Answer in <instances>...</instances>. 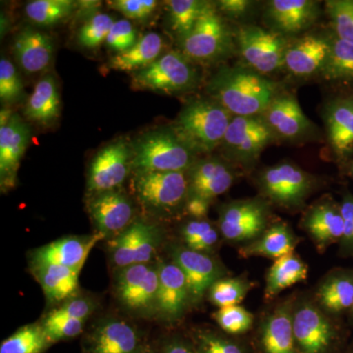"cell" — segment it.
<instances>
[{
	"label": "cell",
	"mask_w": 353,
	"mask_h": 353,
	"mask_svg": "<svg viewBox=\"0 0 353 353\" xmlns=\"http://www.w3.org/2000/svg\"><path fill=\"white\" fill-rule=\"evenodd\" d=\"M215 101L234 116H261L280 92L277 83L252 69L224 67L208 85Z\"/></svg>",
	"instance_id": "6da1fadb"
},
{
	"label": "cell",
	"mask_w": 353,
	"mask_h": 353,
	"mask_svg": "<svg viewBox=\"0 0 353 353\" xmlns=\"http://www.w3.org/2000/svg\"><path fill=\"white\" fill-rule=\"evenodd\" d=\"M232 118L214 99H194L183 106L172 131L192 152L209 153L222 145Z\"/></svg>",
	"instance_id": "7a4b0ae2"
},
{
	"label": "cell",
	"mask_w": 353,
	"mask_h": 353,
	"mask_svg": "<svg viewBox=\"0 0 353 353\" xmlns=\"http://www.w3.org/2000/svg\"><path fill=\"white\" fill-rule=\"evenodd\" d=\"M194 153L172 130L148 132L132 150V167L137 172H183L194 163Z\"/></svg>",
	"instance_id": "3957f363"
},
{
	"label": "cell",
	"mask_w": 353,
	"mask_h": 353,
	"mask_svg": "<svg viewBox=\"0 0 353 353\" xmlns=\"http://www.w3.org/2000/svg\"><path fill=\"white\" fill-rule=\"evenodd\" d=\"M159 285L158 264H134L116 270L114 294L128 312L136 316L155 315Z\"/></svg>",
	"instance_id": "277c9868"
},
{
	"label": "cell",
	"mask_w": 353,
	"mask_h": 353,
	"mask_svg": "<svg viewBox=\"0 0 353 353\" xmlns=\"http://www.w3.org/2000/svg\"><path fill=\"white\" fill-rule=\"evenodd\" d=\"M132 189L143 208L165 214L185 203L189 181L183 172H137Z\"/></svg>",
	"instance_id": "5b68a950"
},
{
	"label": "cell",
	"mask_w": 353,
	"mask_h": 353,
	"mask_svg": "<svg viewBox=\"0 0 353 353\" xmlns=\"http://www.w3.org/2000/svg\"><path fill=\"white\" fill-rule=\"evenodd\" d=\"M196 72L180 52L166 53L145 68L134 72L132 83L139 90L178 94L196 85Z\"/></svg>",
	"instance_id": "8992f818"
},
{
	"label": "cell",
	"mask_w": 353,
	"mask_h": 353,
	"mask_svg": "<svg viewBox=\"0 0 353 353\" xmlns=\"http://www.w3.org/2000/svg\"><path fill=\"white\" fill-rule=\"evenodd\" d=\"M231 43L226 24L210 3L206 6L194 29L181 39L183 54L201 63H210L225 57Z\"/></svg>",
	"instance_id": "52a82bcc"
},
{
	"label": "cell",
	"mask_w": 353,
	"mask_h": 353,
	"mask_svg": "<svg viewBox=\"0 0 353 353\" xmlns=\"http://www.w3.org/2000/svg\"><path fill=\"white\" fill-rule=\"evenodd\" d=\"M162 243V232L152 223L134 220L108 241L109 259L116 270L134 264L150 263Z\"/></svg>",
	"instance_id": "ba28073f"
},
{
	"label": "cell",
	"mask_w": 353,
	"mask_h": 353,
	"mask_svg": "<svg viewBox=\"0 0 353 353\" xmlns=\"http://www.w3.org/2000/svg\"><path fill=\"white\" fill-rule=\"evenodd\" d=\"M236 39L243 60L260 75L284 66L289 46L279 32L267 31L257 26H243L239 29Z\"/></svg>",
	"instance_id": "9c48e42d"
},
{
	"label": "cell",
	"mask_w": 353,
	"mask_h": 353,
	"mask_svg": "<svg viewBox=\"0 0 353 353\" xmlns=\"http://www.w3.org/2000/svg\"><path fill=\"white\" fill-rule=\"evenodd\" d=\"M277 136L262 116H233L222 145L230 157L241 163H250Z\"/></svg>",
	"instance_id": "30bf717a"
},
{
	"label": "cell",
	"mask_w": 353,
	"mask_h": 353,
	"mask_svg": "<svg viewBox=\"0 0 353 353\" xmlns=\"http://www.w3.org/2000/svg\"><path fill=\"white\" fill-rule=\"evenodd\" d=\"M132 150L125 141H115L95 155L88 170V190L101 194L118 190L131 170Z\"/></svg>",
	"instance_id": "8fae6325"
},
{
	"label": "cell",
	"mask_w": 353,
	"mask_h": 353,
	"mask_svg": "<svg viewBox=\"0 0 353 353\" xmlns=\"http://www.w3.org/2000/svg\"><path fill=\"white\" fill-rule=\"evenodd\" d=\"M260 187L271 201L285 208L301 205L310 192V176L292 163H281L262 172Z\"/></svg>",
	"instance_id": "7c38bea8"
},
{
	"label": "cell",
	"mask_w": 353,
	"mask_h": 353,
	"mask_svg": "<svg viewBox=\"0 0 353 353\" xmlns=\"http://www.w3.org/2000/svg\"><path fill=\"white\" fill-rule=\"evenodd\" d=\"M267 224V208L259 199L225 204L220 210V233L233 243L259 238Z\"/></svg>",
	"instance_id": "4fadbf2b"
},
{
	"label": "cell",
	"mask_w": 353,
	"mask_h": 353,
	"mask_svg": "<svg viewBox=\"0 0 353 353\" xmlns=\"http://www.w3.org/2000/svg\"><path fill=\"white\" fill-rule=\"evenodd\" d=\"M139 330L119 317L103 318L85 336V353H139L143 347Z\"/></svg>",
	"instance_id": "5bb4252c"
},
{
	"label": "cell",
	"mask_w": 353,
	"mask_h": 353,
	"mask_svg": "<svg viewBox=\"0 0 353 353\" xmlns=\"http://www.w3.org/2000/svg\"><path fill=\"white\" fill-rule=\"evenodd\" d=\"M88 211L97 234L111 240L134 222V206L129 197L119 190L94 194L88 202Z\"/></svg>",
	"instance_id": "9a60e30c"
},
{
	"label": "cell",
	"mask_w": 353,
	"mask_h": 353,
	"mask_svg": "<svg viewBox=\"0 0 353 353\" xmlns=\"http://www.w3.org/2000/svg\"><path fill=\"white\" fill-rule=\"evenodd\" d=\"M159 285L155 315L166 322H175L185 314L192 303L189 284L185 274L175 262H157Z\"/></svg>",
	"instance_id": "2e32d148"
},
{
	"label": "cell",
	"mask_w": 353,
	"mask_h": 353,
	"mask_svg": "<svg viewBox=\"0 0 353 353\" xmlns=\"http://www.w3.org/2000/svg\"><path fill=\"white\" fill-rule=\"evenodd\" d=\"M171 260L185 274L189 284L192 303H201L206 292L223 275L222 269L208 253L196 252L187 246H172Z\"/></svg>",
	"instance_id": "e0dca14e"
},
{
	"label": "cell",
	"mask_w": 353,
	"mask_h": 353,
	"mask_svg": "<svg viewBox=\"0 0 353 353\" xmlns=\"http://www.w3.org/2000/svg\"><path fill=\"white\" fill-rule=\"evenodd\" d=\"M31 139V130L17 114L0 127V183L2 190L15 185L21 160Z\"/></svg>",
	"instance_id": "ac0fdd59"
},
{
	"label": "cell",
	"mask_w": 353,
	"mask_h": 353,
	"mask_svg": "<svg viewBox=\"0 0 353 353\" xmlns=\"http://www.w3.org/2000/svg\"><path fill=\"white\" fill-rule=\"evenodd\" d=\"M101 240L104 238L99 234L64 236L34 250L31 262L61 265L81 272L92 248Z\"/></svg>",
	"instance_id": "d6986e66"
},
{
	"label": "cell",
	"mask_w": 353,
	"mask_h": 353,
	"mask_svg": "<svg viewBox=\"0 0 353 353\" xmlns=\"http://www.w3.org/2000/svg\"><path fill=\"white\" fill-rule=\"evenodd\" d=\"M294 340L303 353H323L331 343L332 326L319 309L301 304L292 314Z\"/></svg>",
	"instance_id": "ffe728a7"
},
{
	"label": "cell",
	"mask_w": 353,
	"mask_h": 353,
	"mask_svg": "<svg viewBox=\"0 0 353 353\" xmlns=\"http://www.w3.org/2000/svg\"><path fill=\"white\" fill-rule=\"evenodd\" d=\"M325 124L332 150L341 161L353 157V95L336 97L325 108Z\"/></svg>",
	"instance_id": "44dd1931"
},
{
	"label": "cell",
	"mask_w": 353,
	"mask_h": 353,
	"mask_svg": "<svg viewBox=\"0 0 353 353\" xmlns=\"http://www.w3.org/2000/svg\"><path fill=\"white\" fill-rule=\"evenodd\" d=\"M261 116L276 136L281 138H303L312 130V123L292 94H279Z\"/></svg>",
	"instance_id": "7402d4cb"
},
{
	"label": "cell",
	"mask_w": 353,
	"mask_h": 353,
	"mask_svg": "<svg viewBox=\"0 0 353 353\" xmlns=\"http://www.w3.org/2000/svg\"><path fill=\"white\" fill-rule=\"evenodd\" d=\"M231 168L222 160L208 158L194 162L190 168L189 196L211 199L225 194L234 183Z\"/></svg>",
	"instance_id": "603a6c76"
},
{
	"label": "cell",
	"mask_w": 353,
	"mask_h": 353,
	"mask_svg": "<svg viewBox=\"0 0 353 353\" xmlns=\"http://www.w3.org/2000/svg\"><path fill=\"white\" fill-rule=\"evenodd\" d=\"M331 52V39L308 36L288 48L284 66L294 76L314 75L323 71Z\"/></svg>",
	"instance_id": "cb8c5ba5"
},
{
	"label": "cell",
	"mask_w": 353,
	"mask_h": 353,
	"mask_svg": "<svg viewBox=\"0 0 353 353\" xmlns=\"http://www.w3.org/2000/svg\"><path fill=\"white\" fill-rule=\"evenodd\" d=\"M303 226L318 248H324L334 243H341L345 233L341 206L332 201L318 203L305 215Z\"/></svg>",
	"instance_id": "d4e9b609"
},
{
	"label": "cell",
	"mask_w": 353,
	"mask_h": 353,
	"mask_svg": "<svg viewBox=\"0 0 353 353\" xmlns=\"http://www.w3.org/2000/svg\"><path fill=\"white\" fill-rule=\"evenodd\" d=\"M13 51L21 68L27 73H39L52 61L54 43L46 32L25 29L16 37Z\"/></svg>",
	"instance_id": "484cf974"
},
{
	"label": "cell",
	"mask_w": 353,
	"mask_h": 353,
	"mask_svg": "<svg viewBox=\"0 0 353 353\" xmlns=\"http://www.w3.org/2000/svg\"><path fill=\"white\" fill-rule=\"evenodd\" d=\"M31 272L50 303H63L76 296L80 271L61 265L31 262Z\"/></svg>",
	"instance_id": "4316f807"
},
{
	"label": "cell",
	"mask_w": 353,
	"mask_h": 353,
	"mask_svg": "<svg viewBox=\"0 0 353 353\" xmlns=\"http://www.w3.org/2000/svg\"><path fill=\"white\" fill-rule=\"evenodd\" d=\"M268 16L279 31L294 34L307 29L319 15L317 2L310 0H273L268 4Z\"/></svg>",
	"instance_id": "83f0119b"
},
{
	"label": "cell",
	"mask_w": 353,
	"mask_h": 353,
	"mask_svg": "<svg viewBox=\"0 0 353 353\" xmlns=\"http://www.w3.org/2000/svg\"><path fill=\"white\" fill-rule=\"evenodd\" d=\"M28 119L50 126L60 115V95L52 76L43 77L30 95L24 110Z\"/></svg>",
	"instance_id": "f1b7e54d"
},
{
	"label": "cell",
	"mask_w": 353,
	"mask_h": 353,
	"mask_svg": "<svg viewBox=\"0 0 353 353\" xmlns=\"http://www.w3.org/2000/svg\"><path fill=\"white\" fill-rule=\"evenodd\" d=\"M162 50L163 39L157 32H150L141 37L130 50L117 53L111 59L109 66L111 69L134 73L157 61Z\"/></svg>",
	"instance_id": "f546056e"
},
{
	"label": "cell",
	"mask_w": 353,
	"mask_h": 353,
	"mask_svg": "<svg viewBox=\"0 0 353 353\" xmlns=\"http://www.w3.org/2000/svg\"><path fill=\"white\" fill-rule=\"evenodd\" d=\"M292 314L289 306L279 307L267 318L262 332L266 353H296Z\"/></svg>",
	"instance_id": "4dcf8cb0"
},
{
	"label": "cell",
	"mask_w": 353,
	"mask_h": 353,
	"mask_svg": "<svg viewBox=\"0 0 353 353\" xmlns=\"http://www.w3.org/2000/svg\"><path fill=\"white\" fill-rule=\"evenodd\" d=\"M296 248V238L289 227L277 224L269 228L263 234L250 245L241 248L243 257L263 256L279 259L290 254Z\"/></svg>",
	"instance_id": "1f68e13d"
},
{
	"label": "cell",
	"mask_w": 353,
	"mask_h": 353,
	"mask_svg": "<svg viewBox=\"0 0 353 353\" xmlns=\"http://www.w3.org/2000/svg\"><path fill=\"white\" fill-rule=\"evenodd\" d=\"M307 265L294 253L276 259L267 274L265 296L273 299L283 290L307 278Z\"/></svg>",
	"instance_id": "d6a6232c"
},
{
	"label": "cell",
	"mask_w": 353,
	"mask_h": 353,
	"mask_svg": "<svg viewBox=\"0 0 353 353\" xmlns=\"http://www.w3.org/2000/svg\"><path fill=\"white\" fill-rule=\"evenodd\" d=\"M320 303L329 312L341 313L353 306V273L340 271L327 279L318 292Z\"/></svg>",
	"instance_id": "836d02e7"
},
{
	"label": "cell",
	"mask_w": 353,
	"mask_h": 353,
	"mask_svg": "<svg viewBox=\"0 0 353 353\" xmlns=\"http://www.w3.org/2000/svg\"><path fill=\"white\" fill-rule=\"evenodd\" d=\"M50 345L41 323L30 324L2 341L0 353H43Z\"/></svg>",
	"instance_id": "e575fe53"
},
{
	"label": "cell",
	"mask_w": 353,
	"mask_h": 353,
	"mask_svg": "<svg viewBox=\"0 0 353 353\" xmlns=\"http://www.w3.org/2000/svg\"><path fill=\"white\" fill-rule=\"evenodd\" d=\"M322 75L329 81L353 82V44L336 36L331 39V52Z\"/></svg>",
	"instance_id": "d590c367"
},
{
	"label": "cell",
	"mask_w": 353,
	"mask_h": 353,
	"mask_svg": "<svg viewBox=\"0 0 353 353\" xmlns=\"http://www.w3.org/2000/svg\"><path fill=\"white\" fill-rule=\"evenodd\" d=\"M77 6L71 0H34L28 2L25 12L38 25H54L68 18Z\"/></svg>",
	"instance_id": "8d00e7d4"
},
{
	"label": "cell",
	"mask_w": 353,
	"mask_h": 353,
	"mask_svg": "<svg viewBox=\"0 0 353 353\" xmlns=\"http://www.w3.org/2000/svg\"><path fill=\"white\" fill-rule=\"evenodd\" d=\"M208 3L199 0H171L167 2L172 29L181 39L194 29Z\"/></svg>",
	"instance_id": "74e56055"
},
{
	"label": "cell",
	"mask_w": 353,
	"mask_h": 353,
	"mask_svg": "<svg viewBox=\"0 0 353 353\" xmlns=\"http://www.w3.org/2000/svg\"><path fill=\"white\" fill-rule=\"evenodd\" d=\"M182 238L185 246L196 252L208 253L217 245L219 234L206 220H192L183 227Z\"/></svg>",
	"instance_id": "f35d334b"
},
{
	"label": "cell",
	"mask_w": 353,
	"mask_h": 353,
	"mask_svg": "<svg viewBox=\"0 0 353 353\" xmlns=\"http://www.w3.org/2000/svg\"><path fill=\"white\" fill-rule=\"evenodd\" d=\"M250 289V283L243 279L221 278L209 289V299L220 308L238 305L245 299Z\"/></svg>",
	"instance_id": "ab89813d"
},
{
	"label": "cell",
	"mask_w": 353,
	"mask_h": 353,
	"mask_svg": "<svg viewBox=\"0 0 353 353\" xmlns=\"http://www.w3.org/2000/svg\"><path fill=\"white\" fill-rule=\"evenodd\" d=\"M326 10L334 36L353 44V0H330Z\"/></svg>",
	"instance_id": "60d3db41"
},
{
	"label": "cell",
	"mask_w": 353,
	"mask_h": 353,
	"mask_svg": "<svg viewBox=\"0 0 353 353\" xmlns=\"http://www.w3.org/2000/svg\"><path fill=\"white\" fill-rule=\"evenodd\" d=\"M114 23L115 21L108 14H94L81 28L79 41L85 48H97L106 41Z\"/></svg>",
	"instance_id": "b9f144b4"
},
{
	"label": "cell",
	"mask_w": 353,
	"mask_h": 353,
	"mask_svg": "<svg viewBox=\"0 0 353 353\" xmlns=\"http://www.w3.org/2000/svg\"><path fill=\"white\" fill-rule=\"evenodd\" d=\"M95 310V303L87 296H74L59 304L46 315L48 319L81 320L85 321Z\"/></svg>",
	"instance_id": "7bdbcfd3"
},
{
	"label": "cell",
	"mask_w": 353,
	"mask_h": 353,
	"mask_svg": "<svg viewBox=\"0 0 353 353\" xmlns=\"http://www.w3.org/2000/svg\"><path fill=\"white\" fill-rule=\"evenodd\" d=\"M24 95V85L12 62L2 57L0 60V99L4 103L19 101Z\"/></svg>",
	"instance_id": "ee69618b"
},
{
	"label": "cell",
	"mask_w": 353,
	"mask_h": 353,
	"mask_svg": "<svg viewBox=\"0 0 353 353\" xmlns=\"http://www.w3.org/2000/svg\"><path fill=\"white\" fill-rule=\"evenodd\" d=\"M213 317L221 329L229 334L245 333L252 326L253 316L246 309L239 305L220 308Z\"/></svg>",
	"instance_id": "f6af8a7d"
},
{
	"label": "cell",
	"mask_w": 353,
	"mask_h": 353,
	"mask_svg": "<svg viewBox=\"0 0 353 353\" xmlns=\"http://www.w3.org/2000/svg\"><path fill=\"white\" fill-rule=\"evenodd\" d=\"M46 336L51 343L76 338L82 334L85 321L81 320L48 319L43 318L41 322Z\"/></svg>",
	"instance_id": "bcb514c9"
},
{
	"label": "cell",
	"mask_w": 353,
	"mask_h": 353,
	"mask_svg": "<svg viewBox=\"0 0 353 353\" xmlns=\"http://www.w3.org/2000/svg\"><path fill=\"white\" fill-rule=\"evenodd\" d=\"M106 43L118 53L124 52L137 43V32L128 20L116 21L109 32Z\"/></svg>",
	"instance_id": "7dc6e473"
},
{
	"label": "cell",
	"mask_w": 353,
	"mask_h": 353,
	"mask_svg": "<svg viewBox=\"0 0 353 353\" xmlns=\"http://www.w3.org/2000/svg\"><path fill=\"white\" fill-rule=\"evenodd\" d=\"M108 3L128 19L139 21L148 19L157 6L154 0H116Z\"/></svg>",
	"instance_id": "c3c4849f"
},
{
	"label": "cell",
	"mask_w": 353,
	"mask_h": 353,
	"mask_svg": "<svg viewBox=\"0 0 353 353\" xmlns=\"http://www.w3.org/2000/svg\"><path fill=\"white\" fill-rule=\"evenodd\" d=\"M196 353H243L236 343L209 332L196 336Z\"/></svg>",
	"instance_id": "681fc988"
},
{
	"label": "cell",
	"mask_w": 353,
	"mask_h": 353,
	"mask_svg": "<svg viewBox=\"0 0 353 353\" xmlns=\"http://www.w3.org/2000/svg\"><path fill=\"white\" fill-rule=\"evenodd\" d=\"M340 206L345 222V233L341 241V248L345 254H353V194L345 192Z\"/></svg>",
	"instance_id": "f907efd6"
},
{
	"label": "cell",
	"mask_w": 353,
	"mask_h": 353,
	"mask_svg": "<svg viewBox=\"0 0 353 353\" xmlns=\"http://www.w3.org/2000/svg\"><path fill=\"white\" fill-rule=\"evenodd\" d=\"M210 201L196 196H188L185 203V211L196 220H202L208 214Z\"/></svg>",
	"instance_id": "816d5d0a"
},
{
	"label": "cell",
	"mask_w": 353,
	"mask_h": 353,
	"mask_svg": "<svg viewBox=\"0 0 353 353\" xmlns=\"http://www.w3.org/2000/svg\"><path fill=\"white\" fill-rule=\"evenodd\" d=\"M252 2L248 0H222L218 2L220 10L233 17H239L248 12Z\"/></svg>",
	"instance_id": "f5cc1de1"
},
{
	"label": "cell",
	"mask_w": 353,
	"mask_h": 353,
	"mask_svg": "<svg viewBox=\"0 0 353 353\" xmlns=\"http://www.w3.org/2000/svg\"><path fill=\"white\" fill-rule=\"evenodd\" d=\"M163 353H194L185 343L180 341H173L167 343Z\"/></svg>",
	"instance_id": "db71d44e"
},
{
	"label": "cell",
	"mask_w": 353,
	"mask_h": 353,
	"mask_svg": "<svg viewBox=\"0 0 353 353\" xmlns=\"http://www.w3.org/2000/svg\"><path fill=\"white\" fill-rule=\"evenodd\" d=\"M13 114L11 112L10 110H8V109H4V110L1 111V115H0V127L3 126V125H6L7 122H8L9 120L11 119V117H12Z\"/></svg>",
	"instance_id": "11a10c76"
},
{
	"label": "cell",
	"mask_w": 353,
	"mask_h": 353,
	"mask_svg": "<svg viewBox=\"0 0 353 353\" xmlns=\"http://www.w3.org/2000/svg\"><path fill=\"white\" fill-rule=\"evenodd\" d=\"M139 353H157L153 350L152 347H148V345H143V347L141 348V352Z\"/></svg>",
	"instance_id": "9f6ffc18"
},
{
	"label": "cell",
	"mask_w": 353,
	"mask_h": 353,
	"mask_svg": "<svg viewBox=\"0 0 353 353\" xmlns=\"http://www.w3.org/2000/svg\"><path fill=\"white\" fill-rule=\"evenodd\" d=\"M350 173H352V175L353 176V161L352 165H350Z\"/></svg>",
	"instance_id": "6f0895ef"
}]
</instances>
